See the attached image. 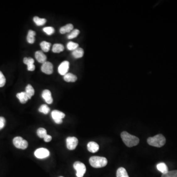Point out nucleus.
Returning <instances> with one entry per match:
<instances>
[{
  "instance_id": "9",
  "label": "nucleus",
  "mask_w": 177,
  "mask_h": 177,
  "mask_svg": "<svg viewBox=\"0 0 177 177\" xmlns=\"http://www.w3.org/2000/svg\"><path fill=\"white\" fill-rule=\"evenodd\" d=\"M69 67V62L65 61L62 62L58 67V71L59 74L61 75H65L67 73Z\"/></svg>"
},
{
  "instance_id": "25",
  "label": "nucleus",
  "mask_w": 177,
  "mask_h": 177,
  "mask_svg": "<svg viewBox=\"0 0 177 177\" xmlns=\"http://www.w3.org/2000/svg\"><path fill=\"white\" fill-rule=\"evenodd\" d=\"M79 33L80 31L79 30H73L72 31L71 33H69V34H68V35H67V39H69V40L74 39L79 35Z\"/></svg>"
},
{
  "instance_id": "23",
  "label": "nucleus",
  "mask_w": 177,
  "mask_h": 177,
  "mask_svg": "<svg viewBox=\"0 0 177 177\" xmlns=\"http://www.w3.org/2000/svg\"><path fill=\"white\" fill-rule=\"evenodd\" d=\"M64 50V46L62 44H54L52 48L53 52L55 53H59Z\"/></svg>"
},
{
  "instance_id": "29",
  "label": "nucleus",
  "mask_w": 177,
  "mask_h": 177,
  "mask_svg": "<svg viewBox=\"0 0 177 177\" xmlns=\"http://www.w3.org/2000/svg\"><path fill=\"white\" fill-rule=\"evenodd\" d=\"M161 177H177V170L168 171L165 174H162Z\"/></svg>"
},
{
  "instance_id": "17",
  "label": "nucleus",
  "mask_w": 177,
  "mask_h": 177,
  "mask_svg": "<svg viewBox=\"0 0 177 177\" xmlns=\"http://www.w3.org/2000/svg\"><path fill=\"white\" fill-rule=\"evenodd\" d=\"M36 35V33L35 31H33L32 30H30L27 36V40L28 43L30 44H33L34 43L35 41V36Z\"/></svg>"
},
{
  "instance_id": "2",
  "label": "nucleus",
  "mask_w": 177,
  "mask_h": 177,
  "mask_svg": "<svg viewBox=\"0 0 177 177\" xmlns=\"http://www.w3.org/2000/svg\"><path fill=\"white\" fill-rule=\"evenodd\" d=\"M147 143L149 145L155 147L164 146L166 143V139L162 134H159L148 138Z\"/></svg>"
},
{
  "instance_id": "12",
  "label": "nucleus",
  "mask_w": 177,
  "mask_h": 177,
  "mask_svg": "<svg viewBox=\"0 0 177 177\" xmlns=\"http://www.w3.org/2000/svg\"><path fill=\"white\" fill-rule=\"evenodd\" d=\"M87 149L90 152L94 153L98 152L99 149V144L95 142H90L88 143Z\"/></svg>"
},
{
  "instance_id": "3",
  "label": "nucleus",
  "mask_w": 177,
  "mask_h": 177,
  "mask_svg": "<svg viewBox=\"0 0 177 177\" xmlns=\"http://www.w3.org/2000/svg\"><path fill=\"white\" fill-rule=\"evenodd\" d=\"M89 162L90 165L94 168H99L106 166L108 161L105 157L93 156L90 158Z\"/></svg>"
},
{
  "instance_id": "30",
  "label": "nucleus",
  "mask_w": 177,
  "mask_h": 177,
  "mask_svg": "<svg viewBox=\"0 0 177 177\" xmlns=\"http://www.w3.org/2000/svg\"><path fill=\"white\" fill-rule=\"evenodd\" d=\"M43 32L46 34L47 35H50L53 34L55 32V29L52 27H47L43 29Z\"/></svg>"
},
{
  "instance_id": "5",
  "label": "nucleus",
  "mask_w": 177,
  "mask_h": 177,
  "mask_svg": "<svg viewBox=\"0 0 177 177\" xmlns=\"http://www.w3.org/2000/svg\"><path fill=\"white\" fill-rule=\"evenodd\" d=\"M13 143L15 147L17 149L25 150L28 147V143L26 140L20 136H17L13 139Z\"/></svg>"
},
{
  "instance_id": "32",
  "label": "nucleus",
  "mask_w": 177,
  "mask_h": 177,
  "mask_svg": "<svg viewBox=\"0 0 177 177\" xmlns=\"http://www.w3.org/2000/svg\"><path fill=\"white\" fill-rule=\"evenodd\" d=\"M23 62L27 66H28V65H31V64H34L35 61L34 60L33 58L25 57V58H24V60H23Z\"/></svg>"
},
{
  "instance_id": "27",
  "label": "nucleus",
  "mask_w": 177,
  "mask_h": 177,
  "mask_svg": "<svg viewBox=\"0 0 177 177\" xmlns=\"http://www.w3.org/2000/svg\"><path fill=\"white\" fill-rule=\"evenodd\" d=\"M67 48L68 50H71V51H74L76 50L79 47V44L75 42H72V41H69L67 44Z\"/></svg>"
},
{
  "instance_id": "31",
  "label": "nucleus",
  "mask_w": 177,
  "mask_h": 177,
  "mask_svg": "<svg viewBox=\"0 0 177 177\" xmlns=\"http://www.w3.org/2000/svg\"><path fill=\"white\" fill-rule=\"evenodd\" d=\"M6 79L3 73L0 71V87H3L6 84Z\"/></svg>"
},
{
  "instance_id": "4",
  "label": "nucleus",
  "mask_w": 177,
  "mask_h": 177,
  "mask_svg": "<svg viewBox=\"0 0 177 177\" xmlns=\"http://www.w3.org/2000/svg\"><path fill=\"white\" fill-rule=\"evenodd\" d=\"M73 167L76 171L77 177H83L86 172V167L85 164L80 161H76L74 163Z\"/></svg>"
},
{
  "instance_id": "14",
  "label": "nucleus",
  "mask_w": 177,
  "mask_h": 177,
  "mask_svg": "<svg viewBox=\"0 0 177 177\" xmlns=\"http://www.w3.org/2000/svg\"><path fill=\"white\" fill-rule=\"evenodd\" d=\"M16 97L19 100L20 102L22 104H25L27 102L28 100L29 99L28 97L27 94L26 93V92H22L21 93L17 94Z\"/></svg>"
},
{
  "instance_id": "20",
  "label": "nucleus",
  "mask_w": 177,
  "mask_h": 177,
  "mask_svg": "<svg viewBox=\"0 0 177 177\" xmlns=\"http://www.w3.org/2000/svg\"><path fill=\"white\" fill-rule=\"evenodd\" d=\"M25 90H26L25 92H26V94H27L29 99H31L33 95H34V88L33 87V86H32L31 85L28 84V85L26 87Z\"/></svg>"
},
{
  "instance_id": "1",
  "label": "nucleus",
  "mask_w": 177,
  "mask_h": 177,
  "mask_svg": "<svg viewBox=\"0 0 177 177\" xmlns=\"http://www.w3.org/2000/svg\"><path fill=\"white\" fill-rule=\"evenodd\" d=\"M121 136L125 144L128 147L135 146L139 143V139L137 137L131 135L127 132H122Z\"/></svg>"
},
{
  "instance_id": "34",
  "label": "nucleus",
  "mask_w": 177,
  "mask_h": 177,
  "mask_svg": "<svg viewBox=\"0 0 177 177\" xmlns=\"http://www.w3.org/2000/svg\"><path fill=\"white\" fill-rule=\"evenodd\" d=\"M43 139H44V141L46 142H50V141H51V140H52V136L47 134V135L44 137Z\"/></svg>"
},
{
  "instance_id": "22",
  "label": "nucleus",
  "mask_w": 177,
  "mask_h": 177,
  "mask_svg": "<svg viewBox=\"0 0 177 177\" xmlns=\"http://www.w3.org/2000/svg\"><path fill=\"white\" fill-rule=\"evenodd\" d=\"M33 20L35 23L38 26H41L46 24V19L45 18H40L38 16H35L33 18Z\"/></svg>"
},
{
  "instance_id": "6",
  "label": "nucleus",
  "mask_w": 177,
  "mask_h": 177,
  "mask_svg": "<svg viewBox=\"0 0 177 177\" xmlns=\"http://www.w3.org/2000/svg\"><path fill=\"white\" fill-rule=\"evenodd\" d=\"M65 114L59 110H53L51 112V116L55 123L57 124H61L62 123V119L65 117Z\"/></svg>"
},
{
  "instance_id": "13",
  "label": "nucleus",
  "mask_w": 177,
  "mask_h": 177,
  "mask_svg": "<svg viewBox=\"0 0 177 177\" xmlns=\"http://www.w3.org/2000/svg\"><path fill=\"white\" fill-rule=\"evenodd\" d=\"M35 57L38 62L41 63V64H43V63L46 62V56L42 52V51H36L35 53Z\"/></svg>"
},
{
  "instance_id": "36",
  "label": "nucleus",
  "mask_w": 177,
  "mask_h": 177,
  "mask_svg": "<svg viewBox=\"0 0 177 177\" xmlns=\"http://www.w3.org/2000/svg\"></svg>"
},
{
  "instance_id": "8",
  "label": "nucleus",
  "mask_w": 177,
  "mask_h": 177,
  "mask_svg": "<svg viewBox=\"0 0 177 177\" xmlns=\"http://www.w3.org/2000/svg\"><path fill=\"white\" fill-rule=\"evenodd\" d=\"M67 147L69 150H75L78 144V140L75 137H68L66 139Z\"/></svg>"
},
{
  "instance_id": "28",
  "label": "nucleus",
  "mask_w": 177,
  "mask_h": 177,
  "mask_svg": "<svg viewBox=\"0 0 177 177\" xmlns=\"http://www.w3.org/2000/svg\"><path fill=\"white\" fill-rule=\"evenodd\" d=\"M50 109L46 105H42L39 108V111L44 114H47L50 112Z\"/></svg>"
},
{
  "instance_id": "10",
  "label": "nucleus",
  "mask_w": 177,
  "mask_h": 177,
  "mask_svg": "<svg viewBox=\"0 0 177 177\" xmlns=\"http://www.w3.org/2000/svg\"><path fill=\"white\" fill-rule=\"evenodd\" d=\"M41 69L44 73L50 75L53 72V66L51 62L46 61L42 64Z\"/></svg>"
},
{
  "instance_id": "19",
  "label": "nucleus",
  "mask_w": 177,
  "mask_h": 177,
  "mask_svg": "<svg viewBox=\"0 0 177 177\" xmlns=\"http://www.w3.org/2000/svg\"><path fill=\"white\" fill-rule=\"evenodd\" d=\"M157 168L158 170L162 173V174H165L168 172V167L164 162H161V163L158 164L157 165Z\"/></svg>"
},
{
  "instance_id": "26",
  "label": "nucleus",
  "mask_w": 177,
  "mask_h": 177,
  "mask_svg": "<svg viewBox=\"0 0 177 177\" xmlns=\"http://www.w3.org/2000/svg\"><path fill=\"white\" fill-rule=\"evenodd\" d=\"M36 133H37L38 136L40 138H44V137L47 134L46 130L45 128H42V127L38 128Z\"/></svg>"
},
{
  "instance_id": "21",
  "label": "nucleus",
  "mask_w": 177,
  "mask_h": 177,
  "mask_svg": "<svg viewBox=\"0 0 177 177\" xmlns=\"http://www.w3.org/2000/svg\"><path fill=\"white\" fill-rule=\"evenodd\" d=\"M117 177H129L127 171L124 167L118 168L116 173Z\"/></svg>"
},
{
  "instance_id": "33",
  "label": "nucleus",
  "mask_w": 177,
  "mask_h": 177,
  "mask_svg": "<svg viewBox=\"0 0 177 177\" xmlns=\"http://www.w3.org/2000/svg\"><path fill=\"white\" fill-rule=\"evenodd\" d=\"M6 125V120L3 117H0V130H2Z\"/></svg>"
},
{
  "instance_id": "35",
  "label": "nucleus",
  "mask_w": 177,
  "mask_h": 177,
  "mask_svg": "<svg viewBox=\"0 0 177 177\" xmlns=\"http://www.w3.org/2000/svg\"><path fill=\"white\" fill-rule=\"evenodd\" d=\"M27 67L28 71H31V72L34 71L35 69V66L34 64L28 65V66H27Z\"/></svg>"
},
{
  "instance_id": "7",
  "label": "nucleus",
  "mask_w": 177,
  "mask_h": 177,
  "mask_svg": "<svg viewBox=\"0 0 177 177\" xmlns=\"http://www.w3.org/2000/svg\"><path fill=\"white\" fill-rule=\"evenodd\" d=\"M35 156L39 159H43L48 158L50 155L49 150L44 148L36 149L34 153Z\"/></svg>"
},
{
  "instance_id": "11",
  "label": "nucleus",
  "mask_w": 177,
  "mask_h": 177,
  "mask_svg": "<svg viewBox=\"0 0 177 177\" xmlns=\"http://www.w3.org/2000/svg\"><path fill=\"white\" fill-rule=\"evenodd\" d=\"M42 97L48 105L53 103V99L52 97L51 92L48 90H44L42 93Z\"/></svg>"
},
{
  "instance_id": "18",
  "label": "nucleus",
  "mask_w": 177,
  "mask_h": 177,
  "mask_svg": "<svg viewBox=\"0 0 177 177\" xmlns=\"http://www.w3.org/2000/svg\"><path fill=\"white\" fill-rule=\"evenodd\" d=\"M84 50L81 48H78L76 50L72 51V55L73 57L76 59L82 58L84 55Z\"/></svg>"
},
{
  "instance_id": "16",
  "label": "nucleus",
  "mask_w": 177,
  "mask_h": 177,
  "mask_svg": "<svg viewBox=\"0 0 177 177\" xmlns=\"http://www.w3.org/2000/svg\"><path fill=\"white\" fill-rule=\"evenodd\" d=\"M73 30L72 24H68L61 28L60 32L61 34H65L66 33H71Z\"/></svg>"
},
{
  "instance_id": "24",
  "label": "nucleus",
  "mask_w": 177,
  "mask_h": 177,
  "mask_svg": "<svg viewBox=\"0 0 177 177\" xmlns=\"http://www.w3.org/2000/svg\"><path fill=\"white\" fill-rule=\"evenodd\" d=\"M40 46L41 47L42 51H44V52H47L50 50L51 44L49 42H47V41H43L40 43Z\"/></svg>"
},
{
  "instance_id": "15",
  "label": "nucleus",
  "mask_w": 177,
  "mask_h": 177,
  "mask_svg": "<svg viewBox=\"0 0 177 177\" xmlns=\"http://www.w3.org/2000/svg\"><path fill=\"white\" fill-rule=\"evenodd\" d=\"M64 80L67 82H74L77 80V77L72 73H67L64 75Z\"/></svg>"
}]
</instances>
